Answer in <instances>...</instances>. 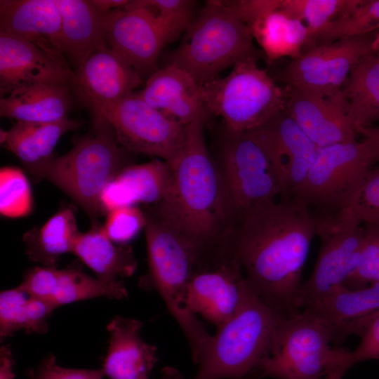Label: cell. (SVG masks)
Masks as SVG:
<instances>
[{"instance_id": "6da1fadb", "label": "cell", "mask_w": 379, "mask_h": 379, "mask_svg": "<svg viewBox=\"0 0 379 379\" xmlns=\"http://www.w3.org/2000/svg\"><path fill=\"white\" fill-rule=\"evenodd\" d=\"M241 217L232 248L248 286L282 317L299 312L301 277L317 235L318 214L299 200L286 197Z\"/></svg>"}, {"instance_id": "4fadbf2b", "label": "cell", "mask_w": 379, "mask_h": 379, "mask_svg": "<svg viewBox=\"0 0 379 379\" xmlns=\"http://www.w3.org/2000/svg\"><path fill=\"white\" fill-rule=\"evenodd\" d=\"M375 33L316 46L283 69L282 80L289 88L328 96L340 94L353 67L362 56L373 50Z\"/></svg>"}, {"instance_id": "9a60e30c", "label": "cell", "mask_w": 379, "mask_h": 379, "mask_svg": "<svg viewBox=\"0 0 379 379\" xmlns=\"http://www.w3.org/2000/svg\"><path fill=\"white\" fill-rule=\"evenodd\" d=\"M141 77L107 46L91 53L74 72L70 88L93 115L100 114L131 93Z\"/></svg>"}, {"instance_id": "484cf974", "label": "cell", "mask_w": 379, "mask_h": 379, "mask_svg": "<svg viewBox=\"0 0 379 379\" xmlns=\"http://www.w3.org/2000/svg\"><path fill=\"white\" fill-rule=\"evenodd\" d=\"M82 124L68 117L46 123L15 121L9 130L1 129L0 141L38 180L55 157L53 151L61 136Z\"/></svg>"}, {"instance_id": "4dcf8cb0", "label": "cell", "mask_w": 379, "mask_h": 379, "mask_svg": "<svg viewBox=\"0 0 379 379\" xmlns=\"http://www.w3.org/2000/svg\"><path fill=\"white\" fill-rule=\"evenodd\" d=\"M341 93L350 122L358 133L379 120V55L373 50L352 69Z\"/></svg>"}, {"instance_id": "7402d4cb", "label": "cell", "mask_w": 379, "mask_h": 379, "mask_svg": "<svg viewBox=\"0 0 379 379\" xmlns=\"http://www.w3.org/2000/svg\"><path fill=\"white\" fill-rule=\"evenodd\" d=\"M137 92L149 106L185 126L208 115L201 86L187 72L173 65L158 69Z\"/></svg>"}, {"instance_id": "83f0119b", "label": "cell", "mask_w": 379, "mask_h": 379, "mask_svg": "<svg viewBox=\"0 0 379 379\" xmlns=\"http://www.w3.org/2000/svg\"><path fill=\"white\" fill-rule=\"evenodd\" d=\"M69 86L35 84L12 91L0 99V115L27 122H53L67 117L72 105Z\"/></svg>"}, {"instance_id": "cb8c5ba5", "label": "cell", "mask_w": 379, "mask_h": 379, "mask_svg": "<svg viewBox=\"0 0 379 379\" xmlns=\"http://www.w3.org/2000/svg\"><path fill=\"white\" fill-rule=\"evenodd\" d=\"M169 164L160 159L128 165L103 190L100 204L103 214L136 204L156 205L165 197L170 185Z\"/></svg>"}, {"instance_id": "f546056e", "label": "cell", "mask_w": 379, "mask_h": 379, "mask_svg": "<svg viewBox=\"0 0 379 379\" xmlns=\"http://www.w3.org/2000/svg\"><path fill=\"white\" fill-rule=\"evenodd\" d=\"M72 253L95 272L97 278L107 281L130 277L137 267L131 247L113 242L99 223L79 234Z\"/></svg>"}, {"instance_id": "f6af8a7d", "label": "cell", "mask_w": 379, "mask_h": 379, "mask_svg": "<svg viewBox=\"0 0 379 379\" xmlns=\"http://www.w3.org/2000/svg\"><path fill=\"white\" fill-rule=\"evenodd\" d=\"M364 136V140L371 149L375 161L379 159V127L364 128L359 133Z\"/></svg>"}, {"instance_id": "bcb514c9", "label": "cell", "mask_w": 379, "mask_h": 379, "mask_svg": "<svg viewBox=\"0 0 379 379\" xmlns=\"http://www.w3.org/2000/svg\"><path fill=\"white\" fill-rule=\"evenodd\" d=\"M91 1L95 8L103 14L108 13L129 2L126 0H93Z\"/></svg>"}, {"instance_id": "836d02e7", "label": "cell", "mask_w": 379, "mask_h": 379, "mask_svg": "<svg viewBox=\"0 0 379 379\" xmlns=\"http://www.w3.org/2000/svg\"><path fill=\"white\" fill-rule=\"evenodd\" d=\"M360 0H281L280 9L307 27L312 48L319 36L333 20L354 8Z\"/></svg>"}, {"instance_id": "60d3db41", "label": "cell", "mask_w": 379, "mask_h": 379, "mask_svg": "<svg viewBox=\"0 0 379 379\" xmlns=\"http://www.w3.org/2000/svg\"><path fill=\"white\" fill-rule=\"evenodd\" d=\"M102 369H77L64 368L57 364L55 357L44 358L35 371L33 379H102Z\"/></svg>"}, {"instance_id": "8d00e7d4", "label": "cell", "mask_w": 379, "mask_h": 379, "mask_svg": "<svg viewBox=\"0 0 379 379\" xmlns=\"http://www.w3.org/2000/svg\"><path fill=\"white\" fill-rule=\"evenodd\" d=\"M335 215L379 226V167L368 170L348 205Z\"/></svg>"}, {"instance_id": "b9f144b4", "label": "cell", "mask_w": 379, "mask_h": 379, "mask_svg": "<svg viewBox=\"0 0 379 379\" xmlns=\"http://www.w3.org/2000/svg\"><path fill=\"white\" fill-rule=\"evenodd\" d=\"M359 336V345L350 352L351 367L364 361L379 360V312L372 318Z\"/></svg>"}, {"instance_id": "ffe728a7", "label": "cell", "mask_w": 379, "mask_h": 379, "mask_svg": "<svg viewBox=\"0 0 379 379\" xmlns=\"http://www.w3.org/2000/svg\"><path fill=\"white\" fill-rule=\"evenodd\" d=\"M20 286L31 294L49 300L56 307L94 298L121 300L128 296L123 281L94 278L76 265L64 269L34 267L25 273Z\"/></svg>"}, {"instance_id": "ee69618b", "label": "cell", "mask_w": 379, "mask_h": 379, "mask_svg": "<svg viewBox=\"0 0 379 379\" xmlns=\"http://www.w3.org/2000/svg\"><path fill=\"white\" fill-rule=\"evenodd\" d=\"M14 359L9 345H3L0 348V379H14Z\"/></svg>"}, {"instance_id": "52a82bcc", "label": "cell", "mask_w": 379, "mask_h": 379, "mask_svg": "<svg viewBox=\"0 0 379 379\" xmlns=\"http://www.w3.org/2000/svg\"><path fill=\"white\" fill-rule=\"evenodd\" d=\"M325 324L303 310L283 317L268 356L247 379H320L350 367V352L331 347Z\"/></svg>"}, {"instance_id": "ba28073f", "label": "cell", "mask_w": 379, "mask_h": 379, "mask_svg": "<svg viewBox=\"0 0 379 379\" xmlns=\"http://www.w3.org/2000/svg\"><path fill=\"white\" fill-rule=\"evenodd\" d=\"M258 60H241L227 76L201 86L205 110L220 117L225 131L241 133L258 128L286 107L288 91L258 65Z\"/></svg>"}, {"instance_id": "c3c4849f", "label": "cell", "mask_w": 379, "mask_h": 379, "mask_svg": "<svg viewBox=\"0 0 379 379\" xmlns=\"http://www.w3.org/2000/svg\"><path fill=\"white\" fill-rule=\"evenodd\" d=\"M345 372L343 369H338L329 373L322 379H342Z\"/></svg>"}, {"instance_id": "681fc988", "label": "cell", "mask_w": 379, "mask_h": 379, "mask_svg": "<svg viewBox=\"0 0 379 379\" xmlns=\"http://www.w3.org/2000/svg\"><path fill=\"white\" fill-rule=\"evenodd\" d=\"M372 49L374 52L379 55V29L376 31Z\"/></svg>"}, {"instance_id": "2e32d148", "label": "cell", "mask_w": 379, "mask_h": 379, "mask_svg": "<svg viewBox=\"0 0 379 379\" xmlns=\"http://www.w3.org/2000/svg\"><path fill=\"white\" fill-rule=\"evenodd\" d=\"M265 147L278 175L281 195L289 197L304 181L319 147L286 107L266 124L251 130Z\"/></svg>"}, {"instance_id": "e575fe53", "label": "cell", "mask_w": 379, "mask_h": 379, "mask_svg": "<svg viewBox=\"0 0 379 379\" xmlns=\"http://www.w3.org/2000/svg\"><path fill=\"white\" fill-rule=\"evenodd\" d=\"M378 29L379 0H360L350 12L329 24L317 38V46Z\"/></svg>"}, {"instance_id": "8fae6325", "label": "cell", "mask_w": 379, "mask_h": 379, "mask_svg": "<svg viewBox=\"0 0 379 379\" xmlns=\"http://www.w3.org/2000/svg\"><path fill=\"white\" fill-rule=\"evenodd\" d=\"M321 247L310 277L300 288L297 307L307 309L345 286L361 258L364 227L335 215L318 214Z\"/></svg>"}, {"instance_id": "d6a6232c", "label": "cell", "mask_w": 379, "mask_h": 379, "mask_svg": "<svg viewBox=\"0 0 379 379\" xmlns=\"http://www.w3.org/2000/svg\"><path fill=\"white\" fill-rule=\"evenodd\" d=\"M57 307L49 300L29 293L20 285L0 293L1 341L18 331L43 334L48 319Z\"/></svg>"}, {"instance_id": "74e56055", "label": "cell", "mask_w": 379, "mask_h": 379, "mask_svg": "<svg viewBox=\"0 0 379 379\" xmlns=\"http://www.w3.org/2000/svg\"><path fill=\"white\" fill-rule=\"evenodd\" d=\"M154 13L169 43L185 32L193 21L195 1L191 0H142Z\"/></svg>"}, {"instance_id": "d6986e66", "label": "cell", "mask_w": 379, "mask_h": 379, "mask_svg": "<svg viewBox=\"0 0 379 379\" xmlns=\"http://www.w3.org/2000/svg\"><path fill=\"white\" fill-rule=\"evenodd\" d=\"M74 72L55 61L29 41L0 31L1 97L29 84L70 86Z\"/></svg>"}, {"instance_id": "e0dca14e", "label": "cell", "mask_w": 379, "mask_h": 379, "mask_svg": "<svg viewBox=\"0 0 379 379\" xmlns=\"http://www.w3.org/2000/svg\"><path fill=\"white\" fill-rule=\"evenodd\" d=\"M244 282L237 259L197 267L187 287L186 307L218 328L237 312Z\"/></svg>"}, {"instance_id": "4316f807", "label": "cell", "mask_w": 379, "mask_h": 379, "mask_svg": "<svg viewBox=\"0 0 379 379\" xmlns=\"http://www.w3.org/2000/svg\"><path fill=\"white\" fill-rule=\"evenodd\" d=\"M61 16V41L64 55L76 67L98 49L106 47V13L91 1L53 0Z\"/></svg>"}, {"instance_id": "f1b7e54d", "label": "cell", "mask_w": 379, "mask_h": 379, "mask_svg": "<svg viewBox=\"0 0 379 379\" xmlns=\"http://www.w3.org/2000/svg\"><path fill=\"white\" fill-rule=\"evenodd\" d=\"M248 27L269 62L282 58L293 60L312 48L307 26L280 7L259 18Z\"/></svg>"}, {"instance_id": "8992f818", "label": "cell", "mask_w": 379, "mask_h": 379, "mask_svg": "<svg viewBox=\"0 0 379 379\" xmlns=\"http://www.w3.org/2000/svg\"><path fill=\"white\" fill-rule=\"evenodd\" d=\"M109 124L93 115L91 131L75 140L66 154L55 157L44 169L46 179L68 195L88 215L92 225L103 215V190L125 166L126 156Z\"/></svg>"}, {"instance_id": "7dc6e473", "label": "cell", "mask_w": 379, "mask_h": 379, "mask_svg": "<svg viewBox=\"0 0 379 379\" xmlns=\"http://www.w3.org/2000/svg\"><path fill=\"white\" fill-rule=\"evenodd\" d=\"M141 379H148V377L142 378ZM161 379H184L182 375L179 371L173 367H165L161 372Z\"/></svg>"}, {"instance_id": "1f68e13d", "label": "cell", "mask_w": 379, "mask_h": 379, "mask_svg": "<svg viewBox=\"0 0 379 379\" xmlns=\"http://www.w3.org/2000/svg\"><path fill=\"white\" fill-rule=\"evenodd\" d=\"M79 234L74 208L64 207L42 226L24 234L26 253L43 267H56L62 255L72 253Z\"/></svg>"}, {"instance_id": "ab89813d", "label": "cell", "mask_w": 379, "mask_h": 379, "mask_svg": "<svg viewBox=\"0 0 379 379\" xmlns=\"http://www.w3.org/2000/svg\"><path fill=\"white\" fill-rule=\"evenodd\" d=\"M146 223L145 213L138 207L123 206L107 213L103 229L113 242L127 244L145 229Z\"/></svg>"}, {"instance_id": "d590c367", "label": "cell", "mask_w": 379, "mask_h": 379, "mask_svg": "<svg viewBox=\"0 0 379 379\" xmlns=\"http://www.w3.org/2000/svg\"><path fill=\"white\" fill-rule=\"evenodd\" d=\"M33 198L30 183L25 173L15 166L0 170V213L2 216L18 218L32 211Z\"/></svg>"}, {"instance_id": "ac0fdd59", "label": "cell", "mask_w": 379, "mask_h": 379, "mask_svg": "<svg viewBox=\"0 0 379 379\" xmlns=\"http://www.w3.org/2000/svg\"><path fill=\"white\" fill-rule=\"evenodd\" d=\"M287 91L286 111L318 147L356 140L341 93L328 96L295 88Z\"/></svg>"}, {"instance_id": "30bf717a", "label": "cell", "mask_w": 379, "mask_h": 379, "mask_svg": "<svg viewBox=\"0 0 379 379\" xmlns=\"http://www.w3.org/2000/svg\"><path fill=\"white\" fill-rule=\"evenodd\" d=\"M219 166L235 212L241 215L281 195L275 168L253 131H225Z\"/></svg>"}, {"instance_id": "277c9868", "label": "cell", "mask_w": 379, "mask_h": 379, "mask_svg": "<svg viewBox=\"0 0 379 379\" xmlns=\"http://www.w3.org/2000/svg\"><path fill=\"white\" fill-rule=\"evenodd\" d=\"M248 26L228 1H207L170 54L168 65L187 72L202 86L238 62L260 57Z\"/></svg>"}, {"instance_id": "7c38bea8", "label": "cell", "mask_w": 379, "mask_h": 379, "mask_svg": "<svg viewBox=\"0 0 379 379\" xmlns=\"http://www.w3.org/2000/svg\"><path fill=\"white\" fill-rule=\"evenodd\" d=\"M98 116L109 124L119 144L128 151L169 162L185 141L186 126L149 106L137 91Z\"/></svg>"}, {"instance_id": "f35d334b", "label": "cell", "mask_w": 379, "mask_h": 379, "mask_svg": "<svg viewBox=\"0 0 379 379\" xmlns=\"http://www.w3.org/2000/svg\"><path fill=\"white\" fill-rule=\"evenodd\" d=\"M364 240L360 263L344 286L357 289L379 282V226L363 224Z\"/></svg>"}, {"instance_id": "d4e9b609", "label": "cell", "mask_w": 379, "mask_h": 379, "mask_svg": "<svg viewBox=\"0 0 379 379\" xmlns=\"http://www.w3.org/2000/svg\"><path fill=\"white\" fill-rule=\"evenodd\" d=\"M143 324L137 319L114 317L107 324L109 346L102 371L110 379L148 377L158 361L157 347L140 336Z\"/></svg>"}, {"instance_id": "5b68a950", "label": "cell", "mask_w": 379, "mask_h": 379, "mask_svg": "<svg viewBox=\"0 0 379 379\" xmlns=\"http://www.w3.org/2000/svg\"><path fill=\"white\" fill-rule=\"evenodd\" d=\"M283 317L248 286L235 314L218 328L192 379H244L270 352Z\"/></svg>"}, {"instance_id": "7bdbcfd3", "label": "cell", "mask_w": 379, "mask_h": 379, "mask_svg": "<svg viewBox=\"0 0 379 379\" xmlns=\"http://www.w3.org/2000/svg\"><path fill=\"white\" fill-rule=\"evenodd\" d=\"M228 2L239 17L249 26L268 12L278 9L281 0H240Z\"/></svg>"}, {"instance_id": "5bb4252c", "label": "cell", "mask_w": 379, "mask_h": 379, "mask_svg": "<svg viewBox=\"0 0 379 379\" xmlns=\"http://www.w3.org/2000/svg\"><path fill=\"white\" fill-rule=\"evenodd\" d=\"M106 46L126 60L140 77L157 71L168 39L154 13L142 0L129 1L106 14Z\"/></svg>"}, {"instance_id": "44dd1931", "label": "cell", "mask_w": 379, "mask_h": 379, "mask_svg": "<svg viewBox=\"0 0 379 379\" xmlns=\"http://www.w3.org/2000/svg\"><path fill=\"white\" fill-rule=\"evenodd\" d=\"M61 16L53 0H1L0 31L25 39L69 67L61 41Z\"/></svg>"}, {"instance_id": "603a6c76", "label": "cell", "mask_w": 379, "mask_h": 379, "mask_svg": "<svg viewBox=\"0 0 379 379\" xmlns=\"http://www.w3.org/2000/svg\"><path fill=\"white\" fill-rule=\"evenodd\" d=\"M305 310L325 324L332 343L340 344L352 335H359L379 312V282L357 289L341 286Z\"/></svg>"}, {"instance_id": "7a4b0ae2", "label": "cell", "mask_w": 379, "mask_h": 379, "mask_svg": "<svg viewBox=\"0 0 379 379\" xmlns=\"http://www.w3.org/2000/svg\"><path fill=\"white\" fill-rule=\"evenodd\" d=\"M206 117L186 126L183 145L168 162V192L151 211L187 237L198 253V264L214 260L230 246L222 240L223 228L236 213L220 168L204 139Z\"/></svg>"}, {"instance_id": "9c48e42d", "label": "cell", "mask_w": 379, "mask_h": 379, "mask_svg": "<svg viewBox=\"0 0 379 379\" xmlns=\"http://www.w3.org/2000/svg\"><path fill=\"white\" fill-rule=\"evenodd\" d=\"M374 161L364 140L319 147L305 179L289 197L317 214L335 215L348 205Z\"/></svg>"}, {"instance_id": "3957f363", "label": "cell", "mask_w": 379, "mask_h": 379, "mask_svg": "<svg viewBox=\"0 0 379 379\" xmlns=\"http://www.w3.org/2000/svg\"><path fill=\"white\" fill-rule=\"evenodd\" d=\"M145 213L148 274L140 286L159 293L184 333L192 359L198 364L213 336L185 305L187 287L198 262L197 251L187 237L152 211Z\"/></svg>"}]
</instances>
